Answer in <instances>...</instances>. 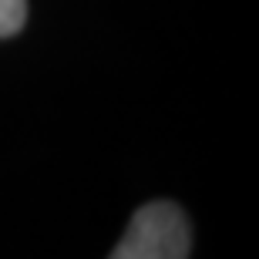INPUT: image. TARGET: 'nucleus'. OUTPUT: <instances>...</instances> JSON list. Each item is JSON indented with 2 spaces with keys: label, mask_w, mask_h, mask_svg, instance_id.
<instances>
[{
  "label": "nucleus",
  "mask_w": 259,
  "mask_h": 259,
  "mask_svg": "<svg viewBox=\"0 0 259 259\" xmlns=\"http://www.w3.org/2000/svg\"><path fill=\"white\" fill-rule=\"evenodd\" d=\"M192 229L172 202H152L132 215L111 259H189Z\"/></svg>",
  "instance_id": "f257e3e1"
},
{
  "label": "nucleus",
  "mask_w": 259,
  "mask_h": 259,
  "mask_svg": "<svg viewBox=\"0 0 259 259\" xmlns=\"http://www.w3.org/2000/svg\"><path fill=\"white\" fill-rule=\"evenodd\" d=\"M27 0H0V37H10L24 27Z\"/></svg>",
  "instance_id": "f03ea898"
}]
</instances>
